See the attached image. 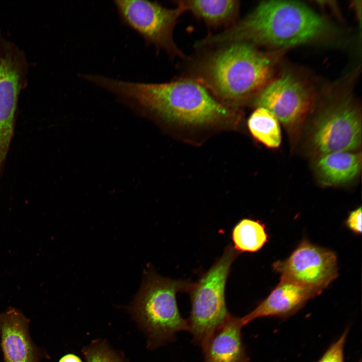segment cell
<instances>
[{"label":"cell","mask_w":362,"mask_h":362,"mask_svg":"<svg viewBox=\"0 0 362 362\" xmlns=\"http://www.w3.org/2000/svg\"><path fill=\"white\" fill-rule=\"evenodd\" d=\"M114 2L121 20L139 34L146 44L164 51L172 58L184 57L173 38L177 20L185 12L181 5L177 4L172 9L156 2L144 0Z\"/></svg>","instance_id":"cell-6"},{"label":"cell","mask_w":362,"mask_h":362,"mask_svg":"<svg viewBox=\"0 0 362 362\" xmlns=\"http://www.w3.org/2000/svg\"><path fill=\"white\" fill-rule=\"evenodd\" d=\"M346 328L339 338L327 349L318 362H344V349L349 332Z\"/></svg>","instance_id":"cell-19"},{"label":"cell","mask_w":362,"mask_h":362,"mask_svg":"<svg viewBox=\"0 0 362 362\" xmlns=\"http://www.w3.org/2000/svg\"><path fill=\"white\" fill-rule=\"evenodd\" d=\"M95 84L124 102L181 124L205 125L229 119L234 115L229 107L191 77L150 83L99 75Z\"/></svg>","instance_id":"cell-2"},{"label":"cell","mask_w":362,"mask_h":362,"mask_svg":"<svg viewBox=\"0 0 362 362\" xmlns=\"http://www.w3.org/2000/svg\"><path fill=\"white\" fill-rule=\"evenodd\" d=\"M248 126L252 136L268 148H278L281 142L279 121L267 109L258 107L250 115Z\"/></svg>","instance_id":"cell-17"},{"label":"cell","mask_w":362,"mask_h":362,"mask_svg":"<svg viewBox=\"0 0 362 362\" xmlns=\"http://www.w3.org/2000/svg\"><path fill=\"white\" fill-rule=\"evenodd\" d=\"M240 317L231 313L200 345L204 362H249L244 344Z\"/></svg>","instance_id":"cell-12"},{"label":"cell","mask_w":362,"mask_h":362,"mask_svg":"<svg viewBox=\"0 0 362 362\" xmlns=\"http://www.w3.org/2000/svg\"><path fill=\"white\" fill-rule=\"evenodd\" d=\"M29 64L24 52L0 28V176L13 137L18 98L27 85Z\"/></svg>","instance_id":"cell-7"},{"label":"cell","mask_w":362,"mask_h":362,"mask_svg":"<svg viewBox=\"0 0 362 362\" xmlns=\"http://www.w3.org/2000/svg\"><path fill=\"white\" fill-rule=\"evenodd\" d=\"M231 238L234 248L240 253L255 252L268 240L265 224L260 221L244 218L233 227Z\"/></svg>","instance_id":"cell-16"},{"label":"cell","mask_w":362,"mask_h":362,"mask_svg":"<svg viewBox=\"0 0 362 362\" xmlns=\"http://www.w3.org/2000/svg\"><path fill=\"white\" fill-rule=\"evenodd\" d=\"M334 27L307 5L291 1L261 2L246 17L217 34L198 41L205 48L235 42H245L284 49L324 40Z\"/></svg>","instance_id":"cell-1"},{"label":"cell","mask_w":362,"mask_h":362,"mask_svg":"<svg viewBox=\"0 0 362 362\" xmlns=\"http://www.w3.org/2000/svg\"><path fill=\"white\" fill-rule=\"evenodd\" d=\"M321 294L291 281L280 278V282L269 295L253 310L242 317L245 326L263 317H276L285 319L300 310L310 299Z\"/></svg>","instance_id":"cell-11"},{"label":"cell","mask_w":362,"mask_h":362,"mask_svg":"<svg viewBox=\"0 0 362 362\" xmlns=\"http://www.w3.org/2000/svg\"><path fill=\"white\" fill-rule=\"evenodd\" d=\"M313 141L323 154L352 152L361 144V125L359 112L349 97L328 107L316 124Z\"/></svg>","instance_id":"cell-9"},{"label":"cell","mask_w":362,"mask_h":362,"mask_svg":"<svg viewBox=\"0 0 362 362\" xmlns=\"http://www.w3.org/2000/svg\"><path fill=\"white\" fill-rule=\"evenodd\" d=\"M185 11H189L197 18L212 27L227 26L237 22L240 4L236 0L178 1Z\"/></svg>","instance_id":"cell-15"},{"label":"cell","mask_w":362,"mask_h":362,"mask_svg":"<svg viewBox=\"0 0 362 362\" xmlns=\"http://www.w3.org/2000/svg\"><path fill=\"white\" fill-rule=\"evenodd\" d=\"M346 225L356 234L361 233V207L353 210L348 216Z\"/></svg>","instance_id":"cell-20"},{"label":"cell","mask_w":362,"mask_h":362,"mask_svg":"<svg viewBox=\"0 0 362 362\" xmlns=\"http://www.w3.org/2000/svg\"><path fill=\"white\" fill-rule=\"evenodd\" d=\"M191 284L188 280L162 277L150 268L145 272L131 311L146 334L149 348L172 342L178 332L189 331L176 295L178 292H188Z\"/></svg>","instance_id":"cell-4"},{"label":"cell","mask_w":362,"mask_h":362,"mask_svg":"<svg viewBox=\"0 0 362 362\" xmlns=\"http://www.w3.org/2000/svg\"><path fill=\"white\" fill-rule=\"evenodd\" d=\"M29 319L10 309L0 313V344L4 362H39L40 351L29 333Z\"/></svg>","instance_id":"cell-13"},{"label":"cell","mask_w":362,"mask_h":362,"mask_svg":"<svg viewBox=\"0 0 362 362\" xmlns=\"http://www.w3.org/2000/svg\"><path fill=\"white\" fill-rule=\"evenodd\" d=\"M361 164L360 153L334 152L323 154L317 162V169L324 184L336 185L355 178L360 170Z\"/></svg>","instance_id":"cell-14"},{"label":"cell","mask_w":362,"mask_h":362,"mask_svg":"<svg viewBox=\"0 0 362 362\" xmlns=\"http://www.w3.org/2000/svg\"><path fill=\"white\" fill-rule=\"evenodd\" d=\"M233 246H227L222 256L188 292L191 311L187 320L193 342L201 345L207 336L226 318V284L232 263L239 255Z\"/></svg>","instance_id":"cell-5"},{"label":"cell","mask_w":362,"mask_h":362,"mask_svg":"<svg viewBox=\"0 0 362 362\" xmlns=\"http://www.w3.org/2000/svg\"><path fill=\"white\" fill-rule=\"evenodd\" d=\"M58 362H82L81 359L74 354H67L62 357Z\"/></svg>","instance_id":"cell-21"},{"label":"cell","mask_w":362,"mask_h":362,"mask_svg":"<svg viewBox=\"0 0 362 362\" xmlns=\"http://www.w3.org/2000/svg\"><path fill=\"white\" fill-rule=\"evenodd\" d=\"M217 46L195 63L190 77L228 107L254 98L270 81L275 66L273 55L245 42Z\"/></svg>","instance_id":"cell-3"},{"label":"cell","mask_w":362,"mask_h":362,"mask_svg":"<svg viewBox=\"0 0 362 362\" xmlns=\"http://www.w3.org/2000/svg\"><path fill=\"white\" fill-rule=\"evenodd\" d=\"M273 270L285 279L322 293L337 277V258L329 249L304 240L285 260L277 261Z\"/></svg>","instance_id":"cell-8"},{"label":"cell","mask_w":362,"mask_h":362,"mask_svg":"<svg viewBox=\"0 0 362 362\" xmlns=\"http://www.w3.org/2000/svg\"><path fill=\"white\" fill-rule=\"evenodd\" d=\"M86 362H123L108 344L103 341L93 342L82 350Z\"/></svg>","instance_id":"cell-18"},{"label":"cell","mask_w":362,"mask_h":362,"mask_svg":"<svg viewBox=\"0 0 362 362\" xmlns=\"http://www.w3.org/2000/svg\"><path fill=\"white\" fill-rule=\"evenodd\" d=\"M312 87L290 72H284L270 81L254 98L256 106L270 111L287 126L298 123L314 102Z\"/></svg>","instance_id":"cell-10"},{"label":"cell","mask_w":362,"mask_h":362,"mask_svg":"<svg viewBox=\"0 0 362 362\" xmlns=\"http://www.w3.org/2000/svg\"><path fill=\"white\" fill-rule=\"evenodd\" d=\"M359 362H361V360H360Z\"/></svg>","instance_id":"cell-22"}]
</instances>
